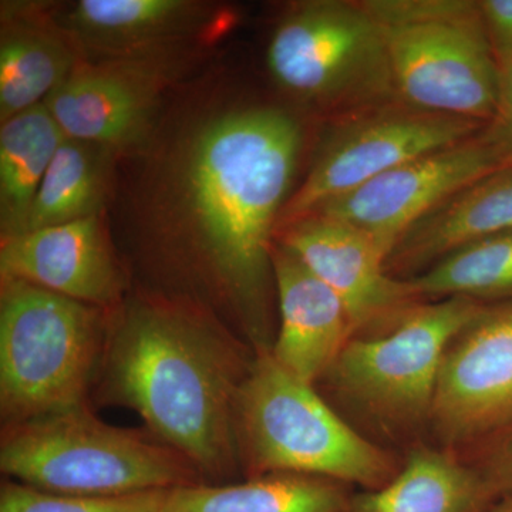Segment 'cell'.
<instances>
[{"label":"cell","mask_w":512,"mask_h":512,"mask_svg":"<svg viewBox=\"0 0 512 512\" xmlns=\"http://www.w3.org/2000/svg\"><path fill=\"white\" fill-rule=\"evenodd\" d=\"M302 146L288 111L218 97L160 117L133 153L131 221L168 279L160 293L208 309L256 353L278 332L272 249Z\"/></svg>","instance_id":"obj_1"},{"label":"cell","mask_w":512,"mask_h":512,"mask_svg":"<svg viewBox=\"0 0 512 512\" xmlns=\"http://www.w3.org/2000/svg\"><path fill=\"white\" fill-rule=\"evenodd\" d=\"M256 352L208 309L146 291L111 311L92 399L133 410L205 483L242 477L235 440L239 390Z\"/></svg>","instance_id":"obj_2"},{"label":"cell","mask_w":512,"mask_h":512,"mask_svg":"<svg viewBox=\"0 0 512 512\" xmlns=\"http://www.w3.org/2000/svg\"><path fill=\"white\" fill-rule=\"evenodd\" d=\"M483 308L467 298L420 303L384 332L353 336L315 387L366 439L409 450L429 437L448 343Z\"/></svg>","instance_id":"obj_3"},{"label":"cell","mask_w":512,"mask_h":512,"mask_svg":"<svg viewBox=\"0 0 512 512\" xmlns=\"http://www.w3.org/2000/svg\"><path fill=\"white\" fill-rule=\"evenodd\" d=\"M235 440L242 478L295 473L379 490L403 456L353 429L313 384L284 369L271 350L256 353L239 390Z\"/></svg>","instance_id":"obj_4"},{"label":"cell","mask_w":512,"mask_h":512,"mask_svg":"<svg viewBox=\"0 0 512 512\" xmlns=\"http://www.w3.org/2000/svg\"><path fill=\"white\" fill-rule=\"evenodd\" d=\"M0 470L47 493L110 497L207 484L147 429L113 426L92 404L2 427Z\"/></svg>","instance_id":"obj_5"},{"label":"cell","mask_w":512,"mask_h":512,"mask_svg":"<svg viewBox=\"0 0 512 512\" xmlns=\"http://www.w3.org/2000/svg\"><path fill=\"white\" fill-rule=\"evenodd\" d=\"M110 318L111 311L99 306L2 279V427L90 403Z\"/></svg>","instance_id":"obj_6"},{"label":"cell","mask_w":512,"mask_h":512,"mask_svg":"<svg viewBox=\"0 0 512 512\" xmlns=\"http://www.w3.org/2000/svg\"><path fill=\"white\" fill-rule=\"evenodd\" d=\"M363 6L383 30L394 89L410 106L493 123L501 72L478 3L372 0Z\"/></svg>","instance_id":"obj_7"},{"label":"cell","mask_w":512,"mask_h":512,"mask_svg":"<svg viewBox=\"0 0 512 512\" xmlns=\"http://www.w3.org/2000/svg\"><path fill=\"white\" fill-rule=\"evenodd\" d=\"M266 63L278 87L308 103H357L394 89L383 30L363 3L293 6L271 37Z\"/></svg>","instance_id":"obj_8"},{"label":"cell","mask_w":512,"mask_h":512,"mask_svg":"<svg viewBox=\"0 0 512 512\" xmlns=\"http://www.w3.org/2000/svg\"><path fill=\"white\" fill-rule=\"evenodd\" d=\"M174 52L80 60L46 106L67 137L136 153L153 136L165 89L177 77Z\"/></svg>","instance_id":"obj_9"},{"label":"cell","mask_w":512,"mask_h":512,"mask_svg":"<svg viewBox=\"0 0 512 512\" xmlns=\"http://www.w3.org/2000/svg\"><path fill=\"white\" fill-rule=\"evenodd\" d=\"M480 126L416 109L382 111L348 121L323 146L308 177L286 202L279 222L288 227L399 165L463 143Z\"/></svg>","instance_id":"obj_10"},{"label":"cell","mask_w":512,"mask_h":512,"mask_svg":"<svg viewBox=\"0 0 512 512\" xmlns=\"http://www.w3.org/2000/svg\"><path fill=\"white\" fill-rule=\"evenodd\" d=\"M512 426V303L484 306L448 343L431 443L464 451Z\"/></svg>","instance_id":"obj_11"},{"label":"cell","mask_w":512,"mask_h":512,"mask_svg":"<svg viewBox=\"0 0 512 512\" xmlns=\"http://www.w3.org/2000/svg\"><path fill=\"white\" fill-rule=\"evenodd\" d=\"M503 168L510 167L488 134L471 137L399 165L325 202L311 215L349 222L372 234L392 252L417 222L458 192Z\"/></svg>","instance_id":"obj_12"},{"label":"cell","mask_w":512,"mask_h":512,"mask_svg":"<svg viewBox=\"0 0 512 512\" xmlns=\"http://www.w3.org/2000/svg\"><path fill=\"white\" fill-rule=\"evenodd\" d=\"M276 242L339 296L356 335L384 332L421 303L409 279L387 272L389 249L349 222L309 215L285 227Z\"/></svg>","instance_id":"obj_13"},{"label":"cell","mask_w":512,"mask_h":512,"mask_svg":"<svg viewBox=\"0 0 512 512\" xmlns=\"http://www.w3.org/2000/svg\"><path fill=\"white\" fill-rule=\"evenodd\" d=\"M0 278L30 282L107 311L127 298L126 274L101 215L5 239Z\"/></svg>","instance_id":"obj_14"},{"label":"cell","mask_w":512,"mask_h":512,"mask_svg":"<svg viewBox=\"0 0 512 512\" xmlns=\"http://www.w3.org/2000/svg\"><path fill=\"white\" fill-rule=\"evenodd\" d=\"M272 266L279 320L272 356L293 376L315 386L356 335L355 325L339 296L278 242Z\"/></svg>","instance_id":"obj_15"},{"label":"cell","mask_w":512,"mask_h":512,"mask_svg":"<svg viewBox=\"0 0 512 512\" xmlns=\"http://www.w3.org/2000/svg\"><path fill=\"white\" fill-rule=\"evenodd\" d=\"M211 19L190 0H80L55 20L79 53L114 59L178 49Z\"/></svg>","instance_id":"obj_16"},{"label":"cell","mask_w":512,"mask_h":512,"mask_svg":"<svg viewBox=\"0 0 512 512\" xmlns=\"http://www.w3.org/2000/svg\"><path fill=\"white\" fill-rule=\"evenodd\" d=\"M508 232H512V167L470 185L417 222L390 252L386 269L392 276L420 274L458 248Z\"/></svg>","instance_id":"obj_17"},{"label":"cell","mask_w":512,"mask_h":512,"mask_svg":"<svg viewBox=\"0 0 512 512\" xmlns=\"http://www.w3.org/2000/svg\"><path fill=\"white\" fill-rule=\"evenodd\" d=\"M497 500L463 454L421 441L404 451L389 484L355 491L349 512H483Z\"/></svg>","instance_id":"obj_18"},{"label":"cell","mask_w":512,"mask_h":512,"mask_svg":"<svg viewBox=\"0 0 512 512\" xmlns=\"http://www.w3.org/2000/svg\"><path fill=\"white\" fill-rule=\"evenodd\" d=\"M80 60L79 50L56 20L22 6H3L0 121L45 101Z\"/></svg>","instance_id":"obj_19"},{"label":"cell","mask_w":512,"mask_h":512,"mask_svg":"<svg viewBox=\"0 0 512 512\" xmlns=\"http://www.w3.org/2000/svg\"><path fill=\"white\" fill-rule=\"evenodd\" d=\"M353 494L330 478L271 473L167 490L161 512H349Z\"/></svg>","instance_id":"obj_20"},{"label":"cell","mask_w":512,"mask_h":512,"mask_svg":"<svg viewBox=\"0 0 512 512\" xmlns=\"http://www.w3.org/2000/svg\"><path fill=\"white\" fill-rule=\"evenodd\" d=\"M66 134L45 101L0 128V229L2 241L26 228L40 184Z\"/></svg>","instance_id":"obj_21"},{"label":"cell","mask_w":512,"mask_h":512,"mask_svg":"<svg viewBox=\"0 0 512 512\" xmlns=\"http://www.w3.org/2000/svg\"><path fill=\"white\" fill-rule=\"evenodd\" d=\"M113 148L66 137L30 208L25 232L101 215L113 177Z\"/></svg>","instance_id":"obj_22"},{"label":"cell","mask_w":512,"mask_h":512,"mask_svg":"<svg viewBox=\"0 0 512 512\" xmlns=\"http://www.w3.org/2000/svg\"><path fill=\"white\" fill-rule=\"evenodd\" d=\"M409 282L421 301L512 298V232L458 248Z\"/></svg>","instance_id":"obj_23"},{"label":"cell","mask_w":512,"mask_h":512,"mask_svg":"<svg viewBox=\"0 0 512 512\" xmlns=\"http://www.w3.org/2000/svg\"><path fill=\"white\" fill-rule=\"evenodd\" d=\"M165 491L90 497L47 493L6 478L0 485V512H161Z\"/></svg>","instance_id":"obj_24"},{"label":"cell","mask_w":512,"mask_h":512,"mask_svg":"<svg viewBox=\"0 0 512 512\" xmlns=\"http://www.w3.org/2000/svg\"><path fill=\"white\" fill-rule=\"evenodd\" d=\"M474 448V456H463L483 474L495 497L512 493V426L468 450Z\"/></svg>","instance_id":"obj_25"},{"label":"cell","mask_w":512,"mask_h":512,"mask_svg":"<svg viewBox=\"0 0 512 512\" xmlns=\"http://www.w3.org/2000/svg\"><path fill=\"white\" fill-rule=\"evenodd\" d=\"M485 30L500 72L512 64V0L478 2Z\"/></svg>","instance_id":"obj_26"},{"label":"cell","mask_w":512,"mask_h":512,"mask_svg":"<svg viewBox=\"0 0 512 512\" xmlns=\"http://www.w3.org/2000/svg\"><path fill=\"white\" fill-rule=\"evenodd\" d=\"M488 137L500 150L507 167H512V64L501 73V100Z\"/></svg>","instance_id":"obj_27"},{"label":"cell","mask_w":512,"mask_h":512,"mask_svg":"<svg viewBox=\"0 0 512 512\" xmlns=\"http://www.w3.org/2000/svg\"><path fill=\"white\" fill-rule=\"evenodd\" d=\"M483 512H512V493L498 498L494 504H491L490 507Z\"/></svg>","instance_id":"obj_28"}]
</instances>
